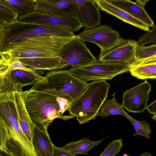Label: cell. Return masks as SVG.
Returning <instances> with one entry per match:
<instances>
[{
    "mask_svg": "<svg viewBox=\"0 0 156 156\" xmlns=\"http://www.w3.org/2000/svg\"><path fill=\"white\" fill-rule=\"evenodd\" d=\"M26 107L34 124L48 133V128L55 118L62 115L71 103L67 99L42 91L30 89L23 91Z\"/></svg>",
    "mask_w": 156,
    "mask_h": 156,
    "instance_id": "cell-1",
    "label": "cell"
},
{
    "mask_svg": "<svg viewBox=\"0 0 156 156\" xmlns=\"http://www.w3.org/2000/svg\"><path fill=\"white\" fill-rule=\"evenodd\" d=\"M79 35L67 36H42L9 44L0 53L11 58H49L61 57V52L66 45L76 39Z\"/></svg>",
    "mask_w": 156,
    "mask_h": 156,
    "instance_id": "cell-2",
    "label": "cell"
},
{
    "mask_svg": "<svg viewBox=\"0 0 156 156\" xmlns=\"http://www.w3.org/2000/svg\"><path fill=\"white\" fill-rule=\"evenodd\" d=\"M88 83L73 75L68 69L52 70L30 89L67 100L71 104L87 89Z\"/></svg>",
    "mask_w": 156,
    "mask_h": 156,
    "instance_id": "cell-3",
    "label": "cell"
},
{
    "mask_svg": "<svg viewBox=\"0 0 156 156\" xmlns=\"http://www.w3.org/2000/svg\"><path fill=\"white\" fill-rule=\"evenodd\" d=\"M75 35L70 29L45 24L17 21L0 27V52L9 44L42 36H67Z\"/></svg>",
    "mask_w": 156,
    "mask_h": 156,
    "instance_id": "cell-4",
    "label": "cell"
},
{
    "mask_svg": "<svg viewBox=\"0 0 156 156\" xmlns=\"http://www.w3.org/2000/svg\"><path fill=\"white\" fill-rule=\"evenodd\" d=\"M110 86L105 80L88 83L84 91L71 104L68 110L69 114L80 124L95 119L108 96Z\"/></svg>",
    "mask_w": 156,
    "mask_h": 156,
    "instance_id": "cell-5",
    "label": "cell"
},
{
    "mask_svg": "<svg viewBox=\"0 0 156 156\" xmlns=\"http://www.w3.org/2000/svg\"><path fill=\"white\" fill-rule=\"evenodd\" d=\"M68 69L73 75L87 82L111 80L116 76L129 72V66L122 63H104L97 60L87 65Z\"/></svg>",
    "mask_w": 156,
    "mask_h": 156,
    "instance_id": "cell-6",
    "label": "cell"
},
{
    "mask_svg": "<svg viewBox=\"0 0 156 156\" xmlns=\"http://www.w3.org/2000/svg\"><path fill=\"white\" fill-rule=\"evenodd\" d=\"M78 35L83 41L89 42L97 45L100 48L102 55L118 46L125 39L120 37L119 32L106 25L95 28L85 29Z\"/></svg>",
    "mask_w": 156,
    "mask_h": 156,
    "instance_id": "cell-7",
    "label": "cell"
},
{
    "mask_svg": "<svg viewBox=\"0 0 156 156\" xmlns=\"http://www.w3.org/2000/svg\"><path fill=\"white\" fill-rule=\"evenodd\" d=\"M60 55L65 68L84 66L97 60L84 42L80 39L74 40L65 46Z\"/></svg>",
    "mask_w": 156,
    "mask_h": 156,
    "instance_id": "cell-8",
    "label": "cell"
},
{
    "mask_svg": "<svg viewBox=\"0 0 156 156\" xmlns=\"http://www.w3.org/2000/svg\"><path fill=\"white\" fill-rule=\"evenodd\" d=\"M18 19L20 22L63 27L73 32L79 30L83 26L78 17L56 16L35 11L19 16Z\"/></svg>",
    "mask_w": 156,
    "mask_h": 156,
    "instance_id": "cell-9",
    "label": "cell"
},
{
    "mask_svg": "<svg viewBox=\"0 0 156 156\" xmlns=\"http://www.w3.org/2000/svg\"><path fill=\"white\" fill-rule=\"evenodd\" d=\"M151 86L145 80L143 83L124 92L121 104L129 112L141 113L146 109Z\"/></svg>",
    "mask_w": 156,
    "mask_h": 156,
    "instance_id": "cell-10",
    "label": "cell"
},
{
    "mask_svg": "<svg viewBox=\"0 0 156 156\" xmlns=\"http://www.w3.org/2000/svg\"><path fill=\"white\" fill-rule=\"evenodd\" d=\"M34 11L49 14L78 17L76 0H35Z\"/></svg>",
    "mask_w": 156,
    "mask_h": 156,
    "instance_id": "cell-11",
    "label": "cell"
},
{
    "mask_svg": "<svg viewBox=\"0 0 156 156\" xmlns=\"http://www.w3.org/2000/svg\"><path fill=\"white\" fill-rule=\"evenodd\" d=\"M138 46L137 41L125 39L109 51L99 55L98 60L102 62L122 63L129 65L135 60Z\"/></svg>",
    "mask_w": 156,
    "mask_h": 156,
    "instance_id": "cell-12",
    "label": "cell"
},
{
    "mask_svg": "<svg viewBox=\"0 0 156 156\" xmlns=\"http://www.w3.org/2000/svg\"><path fill=\"white\" fill-rule=\"evenodd\" d=\"M99 9L112 15L123 21L147 32L150 27L108 0H93Z\"/></svg>",
    "mask_w": 156,
    "mask_h": 156,
    "instance_id": "cell-13",
    "label": "cell"
},
{
    "mask_svg": "<svg viewBox=\"0 0 156 156\" xmlns=\"http://www.w3.org/2000/svg\"><path fill=\"white\" fill-rule=\"evenodd\" d=\"M108 0L149 27H153L154 25L153 21L149 16L144 8L148 0H137L135 2L129 0Z\"/></svg>",
    "mask_w": 156,
    "mask_h": 156,
    "instance_id": "cell-14",
    "label": "cell"
},
{
    "mask_svg": "<svg viewBox=\"0 0 156 156\" xmlns=\"http://www.w3.org/2000/svg\"><path fill=\"white\" fill-rule=\"evenodd\" d=\"M14 93L20 126L26 136L32 143L34 125L27 110L23 91L22 90H17Z\"/></svg>",
    "mask_w": 156,
    "mask_h": 156,
    "instance_id": "cell-15",
    "label": "cell"
},
{
    "mask_svg": "<svg viewBox=\"0 0 156 156\" xmlns=\"http://www.w3.org/2000/svg\"><path fill=\"white\" fill-rule=\"evenodd\" d=\"M99 10L91 0H87L79 7L78 17L85 28L93 29L101 25V16Z\"/></svg>",
    "mask_w": 156,
    "mask_h": 156,
    "instance_id": "cell-16",
    "label": "cell"
},
{
    "mask_svg": "<svg viewBox=\"0 0 156 156\" xmlns=\"http://www.w3.org/2000/svg\"><path fill=\"white\" fill-rule=\"evenodd\" d=\"M19 60L27 67L37 72L39 71L59 70L65 68L61 57L23 58Z\"/></svg>",
    "mask_w": 156,
    "mask_h": 156,
    "instance_id": "cell-17",
    "label": "cell"
},
{
    "mask_svg": "<svg viewBox=\"0 0 156 156\" xmlns=\"http://www.w3.org/2000/svg\"><path fill=\"white\" fill-rule=\"evenodd\" d=\"M32 144L38 156H53L54 145L48 133L42 131L35 125Z\"/></svg>",
    "mask_w": 156,
    "mask_h": 156,
    "instance_id": "cell-18",
    "label": "cell"
},
{
    "mask_svg": "<svg viewBox=\"0 0 156 156\" xmlns=\"http://www.w3.org/2000/svg\"><path fill=\"white\" fill-rule=\"evenodd\" d=\"M0 76H4L23 87L28 85H34L44 78L37 72H31L19 69L7 71L0 74Z\"/></svg>",
    "mask_w": 156,
    "mask_h": 156,
    "instance_id": "cell-19",
    "label": "cell"
},
{
    "mask_svg": "<svg viewBox=\"0 0 156 156\" xmlns=\"http://www.w3.org/2000/svg\"><path fill=\"white\" fill-rule=\"evenodd\" d=\"M106 138L97 141L91 140L89 137L83 138L76 141H71L64 146L75 156L78 154H88L93 147L100 144Z\"/></svg>",
    "mask_w": 156,
    "mask_h": 156,
    "instance_id": "cell-20",
    "label": "cell"
},
{
    "mask_svg": "<svg viewBox=\"0 0 156 156\" xmlns=\"http://www.w3.org/2000/svg\"><path fill=\"white\" fill-rule=\"evenodd\" d=\"M129 72L133 76L140 79H156V62L146 64H130Z\"/></svg>",
    "mask_w": 156,
    "mask_h": 156,
    "instance_id": "cell-21",
    "label": "cell"
},
{
    "mask_svg": "<svg viewBox=\"0 0 156 156\" xmlns=\"http://www.w3.org/2000/svg\"><path fill=\"white\" fill-rule=\"evenodd\" d=\"M127 114L122 105L118 102L114 97L105 101L101 105L98 115L103 118L112 115H120L126 117Z\"/></svg>",
    "mask_w": 156,
    "mask_h": 156,
    "instance_id": "cell-22",
    "label": "cell"
},
{
    "mask_svg": "<svg viewBox=\"0 0 156 156\" xmlns=\"http://www.w3.org/2000/svg\"><path fill=\"white\" fill-rule=\"evenodd\" d=\"M19 16L4 0H0V27L18 21Z\"/></svg>",
    "mask_w": 156,
    "mask_h": 156,
    "instance_id": "cell-23",
    "label": "cell"
},
{
    "mask_svg": "<svg viewBox=\"0 0 156 156\" xmlns=\"http://www.w3.org/2000/svg\"><path fill=\"white\" fill-rule=\"evenodd\" d=\"M19 14L22 15L34 11L35 0H4Z\"/></svg>",
    "mask_w": 156,
    "mask_h": 156,
    "instance_id": "cell-24",
    "label": "cell"
},
{
    "mask_svg": "<svg viewBox=\"0 0 156 156\" xmlns=\"http://www.w3.org/2000/svg\"><path fill=\"white\" fill-rule=\"evenodd\" d=\"M126 117L130 121L136 130V132L133 134V136L138 135L147 138H150V134L151 132V130L149 123L144 120L141 121L136 120L128 114Z\"/></svg>",
    "mask_w": 156,
    "mask_h": 156,
    "instance_id": "cell-25",
    "label": "cell"
},
{
    "mask_svg": "<svg viewBox=\"0 0 156 156\" xmlns=\"http://www.w3.org/2000/svg\"><path fill=\"white\" fill-rule=\"evenodd\" d=\"M155 56L156 44L146 46L139 45L136 51V59L134 62L140 61Z\"/></svg>",
    "mask_w": 156,
    "mask_h": 156,
    "instance_id": "cell-26",
    "label": "cell"
},
{
    "mask_svg": "<svg viewBox=\"0 0 156 156\" xmlns=\"http://www.w3.org/2000/svg\"><path fill=\"white\" fill-rule=\"evenodd\" d=\"M123 146L122 138L115 140L110 143L99 156H115Z\"/></svg>",
    "mask_w": 156,
    "mask_h": 156,
    "instance_id": "cell-27",
    "label": "cell"
},
{
    "mask_svg": "<svg viewBox=\"0 0 156 156\" xmlns=\"http://www.w3.org/2000/svg\"><path fill=\"white\" fill-rule=\"evenodd\" d=\"M137 42L140 46H144L148 44H156V25H154L149 32L140 36Z\"/></svg>",
    "mask_w": 156,
    "mask_h": 156,
    "instance_id": "cell-28",
    "label": "cell"
},
{
    "mask_svg": "<svg viewBox=\"0 0 156 156\" xmlns=\"http://www.w3.org/2000/svg\"><path fill=\"white\" fill-rule=\"evenodd\" d=\"M54 148L53 156H75L64 147H60L54 145Z\"/></svg>",
    "mask_w": 156,
    "mask_h": 156,
    "instance_id": "cell-29",
    "label": "cell"
},
{
    "mask_svg": "<svg viewBox=\"0 0 156 156\" xmlns=\"http://www.w3.org/2000/svg\"><path fill=\"white\" fill-rule=\"evenodd\" d=\"M146 109L151 114L156 115V100L150 105H147Z\"/></svg>",
    "mask_w": 156,
    "mask_h": 156,
    "instance_id": "cell-30",
    "label": "cell"
},
{
    "mask_svg": "<svg viewBox=\"0 0 156 156\" xmlns=\"http://www.w3.org/2000/svg\"><path fill=\"white\" fill-rule=\"evenodd\" d=\"M87 0H76L79 7L82 6L86 1Z\"/></svg>",
    "mask_w": 156,
    "mask_h": 156,
    "instance_id": "cell-31",
    "label": "cell"
},
{
    "mask_svg": "<svg viewBox=\"0 0 156 156\" xmlns=\"http://www.w3.org/2000/svg\"><path fill=\"white\" fill-rule=\"evenodd\" d=\"M0 156H12L10 154L2 151H0Z\"/></svg>",
    "mask_w": 156,
    "mask_h": 156,
    "instance_id": "cell-32",
    "label": "cell"
},
{
    "mask_svg": "<svg viewBox=\"0 0 156 156\" xmlns=\"http://www.w3.org/2000/svg\"><path fill=\"white\" fill-rule=\"evenodd\" d=\"M139 156H153L151 154L148 152H145Z\"/></svg>",
    "mask_w": 156,
    "mask_h": 156,
    "instance_id": "cell-33",
    "label": "cell"
},
{
    "mask_svg": "<svg viewBox=\"0 0 156 156\" xmlns=\"http://www.w3.org/2000/svg\"><path fill=\"white\" fill-rule=\"evenodd\" d=\"M151 118L154 120L155 121H156V115H154Z\"/></svg>",
    "mask_w": 156,
    "mask_h": 156,
    "instance_id": "cell-34",
    "label": "cell"
},
{
    "mask_svg": "<svg viewBox=\"0 0 156 156\" xmlns=\"http://www.w3.org/2000/svg\"><path fill=\"white\" fill-rule=\"evenodd\" d=\"M122 156H129L127 154H124Z\"/></svg>",
    "mask_w": 156,
    "mask_h": 156,
    "instance_id": "cell-35",
    "label": "cell"
}]
</instances>
